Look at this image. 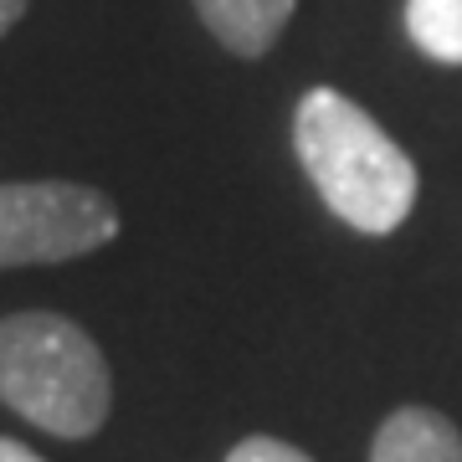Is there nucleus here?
I'll return each instance as SVG.
<instances>
[{"instance_id":"obj_2","label":"nucleus","mask_w":462,"mask_h":462,"mask_svg":"<svg viewBox=\"0 0 462 462\" xmlns=\"http://www.w3.org/2000/svg\"><path fill=\"white\" fill-rule=\"evenodd\" d=\"M0 401L62 442H83L108 421L114 375L83 324L32 309L0 319Z\"/></svg>"},{"instance_id":"obj_7","label":"nucleus","mask_w":462,"mask_h":462,"mask_svg":"<svg viewBox=\"0 0 462 462\" xmlns=\"http://www.w3.org/2000/svg\"><path fill=\"white\" fill-rule=\"evenodd\" d=\"M226 462H314V457L298 452L293 442H282V437H242L226 452Z\"/></svg>"},{"instance_id":"obj_5","label":"nucleus","mask_w":462,"mask_h":462,"mask_svg":"<svg viewBox=\"0 0 462 462\" xmlns=\"http://www.w3.org/2000/svg\"><path fill=\"white\" fill-rule=\"evenodd\" d=\"M298 0H196L206 32L236 57H267Z\"/></svg>"},{"instance_id":"obj_3","label":"nucleus","mask_w":462,"mask_h":462,"mask_svg":"<svg viewBox=\"0 0 462 462\" xmlns=\"http://www.w3.org/2000/svg\"><path fill=\"white\" fill-rule=\"evenodd\" d=\"M118 236L114 200L72 180L0 185V267L72 263Z\"/></svg>"},{"instance_id":"obj_1","label":"nucleus","mask_w":462,"mask_h":462,"mask_svg":"<svg viewBox=\"0 0 462 462\" xmlns=\"http://www.w3.org/2000/svg\"><path fill=\"white\" fill-rule=\"evenodd\" d=\"M293 149L303 175L345 226L391 236L411 216L421 185L411 154L339 88H309L298 98Z\"/></svg>"},{"instance_id":"obj_9","label":"nucleus","mask_w":462,"mask_h":462,"mask_svg":"<svg viewBox=\"0 0 462 462\" xmlns=\"http://www.w3.org/2000/svg\"><path fill=\"white\" fill-rule=\"evenodd\" d=\"M26 5H32V0H0V36L11 32L21 16H26Z\"/></svg>"},{"instance_id":"obj_8","label":"nucleus","mask_w":462,"mask_h":462,"mask_svg":"<svg viewBox=\"0 0 462 462\" xmlns=\"http://www.w3.org/2000/svg\"><path fill=\"white\" fill-rule=\"evenodd\" d=\"M0 462H47V457H36L32 447H21V442H11V437H0Z\"/></svg>"},{"instance_id":"obj_4","label":"nucleus","mask_w":462,"mask_h":462,"mask_svg":"<svg viewBox=\"0 0 462 462\" xmlns=\"http://www.w3.org/2000/svg\"><path fill=\"white\" fill-rule=\"evenodd\" d=\"M370 462H462V431L431 406H401L380 421Z\"/></svg>"},{"instance_id":"obj_6","label":"nucleus","mask_w":462,"mask_h":462,"mask_svg":"<svg viewBox=\"0 0 462 462\" xmlns=\"http://www.w3.org/2000/svg\"><path fill=\"white\" fill-rule=\"evenodd\" d=\"M406 36L421 57L462 67V0H406Z\"/></svg>"}]
</instances>
